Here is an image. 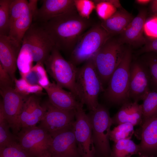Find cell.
<instances>
[{"label": "cell", "mask_w": 157, "mask_h": 157, "mask_svg": "<svg viewBox=\"0 0 157 157\" xmlns=\"http://www.w3.org/2000/svg\"><path fill=\"white\" fill-rule=\"evenodd\" d=\"M47 72L56 83L68 90L83 103L81 95L77 86L76 76L78 68L69 61L65 60L60 51L54 47L44 63Z\"/></svg>", "instance_id": "7a4b0ae2"}, {"label": "cell", "mask_w": 157, "mask_h": 157, "mask_svg": "<svg viewBox=\"0 0 157 157\" xmlns=\"http://www.w3.org/2000/svg\"><path fill=\"white\" fill-rule=\"evenodd\" d=\"M142 100L143 102L141 105L143 118L141 124L146 119L157 113V91H150Z\"/></svg>", "instance_id": "484cf974"}, {"label": "cell", "mask_w": 157, "mask_h": 157, "mask_svg": "<svg viewBox=\"0 0 157 157\" xmlns=\"http://www.w3.org/2000/svg\"><path fill=\"white\" fill-rule=\"evenodd\" d=\"M11 0H0V35L8 36L10 24V6Z\"/></svg>", "instance_id": "4316f807"}, {"label": "cell", "mask_w": 157, "mask_h": 157, "mask_svg": "<svg viewBox=\"0 0 157 157\" xmlns=\"http://www.w3.org/2000/svg\"><path fill=\"white\" fill-rule=\"evenodd\" d=\"M16 135L18 143L32 157H45L50 154L51 136L39 126L22 128Z\"/></svg>", "instance_id": "9c48e42d"}, {"label": "cell", "mask_w": 157, "mask_h": 157, "mask_svg": "<svg viewBox=\"0 0 157 157\" xmlns=\"http://www.w3.org/2000/svg\"><path fill=\"white\" fill-rule=\"evenodd\" d=\"M33 60L31 54L21 46L17 61V67L20 74H24L30 71L33 67Z\"/></svg>", "instance_id": "f546056e"}, {"label": "cell", "mask_w": 157, "mask_h": 157, "mask_svg": "<svg viewBox=\"0 0 157 157\" xmlns=\"http://www.w3.org/2000/svg\"><path fill=\"white\" fill-rule=\"evenodd\" d=\"M21 46L31 54L34 62L43 64L54 47L45 29L33 22L24 34Z\"/></svg>", "instance_id": "ba28073f"}, {"label": "cell", "mask_w": 157, "mask_h": 157, "mask_svg": "<svg viewBox=\"0 0 157 157\" xmlns=\"http://www.w3.org/2000/svg\"><path fill=\"white\" fill-rule=\"evenodd\" d=\"M143 63L147 66L150 78V88L151 91H157V55L150 53L145 56Z\"/></svg>", "instance_id": "4dcf8cb0"}, {"label": "cell", "mask_w": 157, "mask_h": 157, "mask_svg": "<svg viewBox=\"0 0 157 157\" xmlns=\"http://www.w3.org/2000/svg\"><path fill=\"white\" fill-rule=\"evenodd\" d=\"M21 44L9 36L0 35V64L9 74L13 81L16 78L17 61Z\"/></svg>", "instance_id": "e0dca14e"}, {"label": "cell", "mask_w": 157, "mask_h": 157, "mask_svg": "<svg viewBox=\"0 0 157 157\" xmlns=\"http://www.w3.org/2000/svg\"><path fill=\"white\" fill-rule=\"evenodd\" d=\"M151 0H136L135 2L137 4L140 5H145L151 2Z\"/></svg>", "instance_id": "b9f144b4"}, {"label": "cell", "mask_w": 157, "mask_h": 157, "mask_svg": "<svg viewBox=\"0 0 157 157\" xmlns=\"http://www.w3.org/2000/svg\"><path fill=\"white\" fill-rule=\"evenodd\" d=\"M123 44L112 37L109 39L92 57L94 65L102 83H108L124 54Z\"/></svg>", "instance_id": "52a82bcc"}, {"label": "cell", "mask_w": 157, "mask_h": 157, "mask_svg": "<svg viewBox=\"0 0 157 157\" xmlns=\"http://www.w3.org/2000/svg\"><path fill=\"white\" fill-rule=\"evenodd\" d=\"M44 65L41 63H37L35 65L33 66L31 69L36 74L38 78L39 85L43 88L47 86L50 83Z\"/></svg>", "instance_id": "d590c367"}, {"label": "cell", "mask_w": 157, "mask_h": 157, "mask_svg": "<svg viewBox=\"0 0 157 157\" xmlns=\"http://www.w3.org/2000/svg\"><path fill=\"white\" fill-rule=\"evenodd\" d=\"M111 118L113 124L117 125L122 123H129L134 126H140L143 118L141 105L130 101L126 102L121 105Z\"/></svg>", "instance_id": "44dd1931"}, {"label": "cell", "mask_w": 157, "mask_h": 157, "mask_svg": "<svg viewBox=\"0 0 157 157\" xmlns=\"http://www.w3.org/2000/svg\"><path fill=\"white\" fill-rule=\"evenodd\" d=\"M32 0H11L10 6V26L17 19L31 8Z\"/></svg>", "instance_id": "83f0119b"}, {"label": "cell", "mask_w": 157, "mask_h": 157, "mask_svg": "<svg viewBox=\"0 0 157 157\" xmlns=\"http://www.w3.org/2000/svg\"><path fill=\"white\" fill-rule=\"evenodd\" d=\"M150 52L157 53V38L147 41L144 45L138 52V54Z\"/></svg>", "instance_id": "f35d334b"}, {"label": "cell", "mask_w": 157, "mask_h": 157, "mask_svg": "<svg viewBox=\"0 0 157 157\" xmlns=\"http://www.w3.org/2000/svg\"><path fill=\"white\" fill-rule=\"evenodd\" d=\"M49 101L55 107L64 110H76L83 104L70 92L64 90L55 82H50L44 88Z\"/></svg>", "instance_id": "d6986e66"}, {"label": "cell", "mask_w": 157, "mask_h": 157, "mask_svg": "<svg viewBox=\"0 0 157 157\" xmlns=\"http://www.w3.org/2000/svg\"><path fill=\"white\" fill-rule=\"evenodd\" d=\"M139 157H155V156H140Z\"/></svg>", "instance_id": "7bdbcfd3"}, {"label": "cell", "mask_w": 157, "mask_h": 157, "mask_svg": "<svg viewBox=\"0 0 157 157\" xmlns=\"http://www.w3.org/2000/svg\"><path fill=\"white\" fill-rule=\"evenodd\" d=\"M140 156H157V113L140 125Z\"/></svg>", "instance_id": "9a60e30c"}, {"label": "cell", "mask_w": 157, "mask_h": 157, "mask_svg": "<svg viewBox=\"0 0 157 157\" xmlns=\"http://www.w3.org/2000/svg\"><path fill=\"white\" fill-rule=\"evenodd\" d=\"M76 82L82 96L83 103L90 111L95 110L99 104V95L104 89L94 65L92 57L78 68Z\"/></svg>", "instance_id": "277c9868"}, {"label": "cell", "mask_w": 157, "mask_h": 157, "mask_svg": "<svg viewBox=\"0 0 157 157\" xmlns=\"http://www.w3.org/2000/svg\"><path fill=\"white\" fill-rule=\"evenodd\" d=\"M39 24L47 32L55 47L70 55L80 36L93 25L90 19L81 17L76 10Z\"/></svg>", "instance_id": "6da1fadb"}, {"label": "cell", "mask_w": 157, "mask_h": 157, "mask_svg": "<svg viewBox=\"0 0 157 157\" xmlns=\"http://www.w3.org/2000/svg\"><path fill=\"white\" fill-rule=\"evenodd\" d=\"M112 37L100 24H93L79 38L69 61L76 66L84 63L92 57Z\"/></svg>", "instance_id": "5b68a950"}, {"label": "cell", "mask_w": 157, "mask_h": 157, "mask_svg": "<svg viewBox=\"0 0 157 157\" xmlns=\"http://www.w3.org/2000/svg\"><path fill=\"white\" fill-rule=\"evenodd\" d=\"M91 127L97 157H110V127L113 124L108 109L99 104L96 109L88 114Z\"/></svg>", "instance_id": "8992f818"}, {"label": "cell", "mask_w": 157, "mask_h": 157, "mask_svg": "<svg viewBox=\"0 0 157 157\" xmlns=\"http://www.w3.org/2000/svg\"><path fill=\"white\" fill-rule=\"evenodd\" d=\"M134 126L129 123L119 124L111 131L110 139L115 142L119 140L131 138L134 131Z\"/></svg>", "instance_id": "f1b7e54d"}, {"label": "cell", "mask_w": 157, "mask_h": 157, "mask_svg": "<svg viewBox=\"0 0 157 157\" xmlns=\"http://www.w3.org/2000/svg\"><path fill=\"white\" fill-rule=\"evenodd\" d=\"M93 1L96 4L97 13L102 20L108 18L117 11V8L111 3L110 0Z\"/></svg>", "instance_id": "d6a6232c"}, {"label": "cell", "mask_w": 157, "mask_h": 157, "mask_svg": "<svg viewBox=\"0 0 157 157\" xmlns=\"http://www.w3.org/2000/svg\"><path fill=\"white\" fill-rule=\"evenodd\" d=\"M132 59L131 50L126 49L122 60L104 91L105 99L110 104L122 105L130 101V69Z\"/></svg>", "instance_id": "3957f363"}, {"label": "cell", "mask_w": 157, "mask_h": 157, "mask_svg": "<svg viewBox=\"0 0 157 157\" xmlns=\"http://www.w3.org/2000/svg\"><path fill=\"white\" fill-rule=\"evenodd\" d=\"M49 149L52 157H81L77 147L73 125L51 136Z\"/></svg>", "instance_id": "5bb4252c"}, {"label": "cell", "mask_w": 157, "mask_h": 157, "mask_svg": "<svg viewBox=\"0 0 157 157\" xmlns=\"http://www.w3.org/2000/svg\"><path fill=\"white\" fill-rule=\"evenodd\" d=\"M45 157H52L50 155V154H49V155L46 156Z\"/></svg>", "instance_id": "ee69618b"}, {"label": "cell", "mask_w": 157, "mask_h": 157, "mask_svg": "<svg viewBox=\"0 0 157 157\" xmlns=\"http://www.w3.org/2000/svg\"><path fill=\"white\" fill-rule=\"evenodd\" d=\"M10 125L6 120L2 106L0 105V149L16 142V137L10 133Z\"/></svg>", "instance_id": "d4e9b609"}, {"label": "cell", "mask_w": 157, "mask_h": 157, "mask_svg": "<svg viewBox=\"0 0 157 157\" xmlns=\"http://www.w3.org/2000/svg\"><path fill=\"white\" fill-rule=\"evenodd\" d=\"M139 147L130 139L122 140L115 142L110 157H131L134 154H138Z\"/></svg>", "instance_id": "cb8c5ba5"}, {"label": "cell", "mask_w": 157, "mask_h": 157, "mask_svg": "<svg viewBox=\"0 0 157 157\" xmlns=\"http://www.w3.org/2000/svg\"><path fill=\"white\" fill-rule=\"evenodd\" d=\"M38 1L32 0V5L30 10L16 19L11 25L8 36L19 44H22L24 34L33 22V15L38 8Z\"/></svg>", "instance_id": "7402d4cb"}, {"label": "cell", "mask_w": 157, "mask_h": 157, "mask_svg": "<svg viewBox=\"0 0 157 157\" xmlns=\"http://www.w3.org/2000/svg\"><path fill=\"white\" fill-rule=\"evenodd\" d=\"M45 111L39 125L51 136L73 125L75 121V110L58 108L49 101L43 105Z\"/></svg>", "instance_id": "8fae6325"}, {"label": "cell", "mask_w": 157, "mask_h": 157, "mask_svg": "<svg viewBox=\"0 0 157 157\" xmlns=\"http://www.w3.org/2000/svg\"><path fill=\"white\" fill-rule=\"evenodd\" d=\"M0 157H33L16 141L5 147L0 149Z\"/></svg>", "instance_id": "836d02e7"}, {"label": "cell", "mask_w": 157, "mask_h": 157, "mask_svg": "<svg viewBox=\"0 0 157 157\" xmlns=\"http://www.w3.org/2000/svg\"><path fill=\"white\" fill-rule=\"evenodd\" d=\"M144 33L151 38H157V16H154L146 20L144 25Z\"/></svg>", "instance_id": "8d00e7d4"}, {"label": "cell", "mask_w": 157, "mask_h": 157, "mask_svg": "<svg viewBox=\"0 0 157 157\" xmlns=\"http://www.w3.org/2000/svg\"><path fill=\"white\" fill-rule=\"evenodd\" d=\"M82 105L75 110L73 129L78 149L81 157H97L91 124Z\"/></svg>", "instance_id": "30bf717a"}, {"label": "cell", "mask_w": 157, "mask_h": 157, "mask_svg": "<svg viewBox=\"0 0 157 157\" xmlns=\"http://www.w3.org/2000/svg\"><path fill=\"white\" fill-rule=\"evenodd\" d=\"M147 15L145 9L140 10L137 15L120 34L118 41L123 44L124 43L134 46L144 44L147 41L143 35Z\"/></svg>", "instance_id": "ac0fdd59"}, {"label": "cell", "mask_w": 157, "mask_h": 157, "mask_svg": "<svg viewBox=\"0 0 157 157\" xmlns=\"http://www.w3.org/2000/svg\"><path fill=\"white\" fill-rule=\"evenodd\" d=\"M76 10L83 17L89 19L90 15L96 8V4L93 1L90 0H74Z\"/></svg>", "instance_id": "e575fe53"}, {"label": "cell", "mask_w": 157, "mask_h": 157, "mask_svg": "<svg viewBox=\"0 0 157 157\" xmlns=\"http://www.w3.org/2000/svg\"><path fill=\"white\" fill-rule=\"evenodd\" d=\"M133 18L132 15L123 9L117 11L108 18L102 20L101 26L111 36L121 33Z\"/></svg>", "instance_id": "603a6c76"}, {"label": "cell", "mask_w": 157, "mask_h": 157, "mask_svg": "<svg viewBox=\"0 0 157 157\" xmlns=\"http://www.w3.org/2000/svg\"><path fill=\"white\" fill-rule=\"evenodd\" d=\"M41 7L36 10L33 22H46L67 12L76 10L74 0H43Z\"/></svg>", "instance_id": "2e32d148"}, {"label": "cell", "mask_w": 157, "mask_h": 157, "mask_svg": "<svg viewBox=\"0 0 157 157\" xmlns=\"http://www.w3.org/2000/svg\"><path fill=\"white\" fill-rule=\"evenodd\" d=\"M150 8L154 16H157V0H151Z\"/></svg>", "instance_id": "60d3db41"}, {"label": "cell", "mask_w": 157, "mask_h": 157, "mask_svg": "<svg viewBox=\"0 0 157 157\" xmlns=\"http://www.w3.org/2000/svg\"><path fill=\"white\" fill-rule=\"evenodd\" d=\"M45 110L41 105L39 98L34 95H30L25 102L18 118L19 129L36 126L42 119Z\"/></svg>", "instance_id": "ffe728a7"}, {"label": "cell", "mask_w": 157, "mask_h": 157, "mask_svg": "<svg viewBox=\"0 0 157 157\" xmlns=\"http://www.w3.org/2000/svg\"><path fill=\"white\" fill-rule=\"evenodd\" d=\"M15 90L21 94L26 97L29 94L41 93L43 88L38 85H32L28 83L25 79L21 78H16L14 81Z\"/></svg>", "instance_id": "1f68e13d"}, {"label": "cell", "mask_w": 157, "mask_h": 157, "mask_svg": "<svg viewBox=\"0 0 157 157\" xmlns=\"http://www.w3.org/2000/svg\"><path fill=\"white\" fill-rule=\"evenodd\" d=\"M150 91V78L147 66L143 62H131L130 69V99L138 102Z\"/></svg>", "instance_id": "4fadbf2b"}, {"label": "cell", "mask_w": 157, "mask_h": 157, "mask_svg": "<svg viewBox=\"0 0 157 157\" xmlns=\"http://www.w3.org/2000/svg\"><path fill=\"white\" fill-rule=\"evenodd\" d=\"M20 75L22 78L25 79L29 83L32 85H39L38 78L33 71L31 70L27 73Z\"/></svg>", "instance_id": "ab89813d"}, {"label": "cell", "mask_w": 157, "mask_h": 157, "mask_svg": "<svg viewBox=\"0 0 157 157\" xmlns=\"http://www.w3.org/2000/svg\"><path fill=\"white\" fill-rule=\"evenodd\" d=\"M14 82L8 72L0 64V87L2 89L13 87Z\"/></svg>", "instance_id": "74e56055"}, {"label": "cell", "mask_w": 157, "mask_h": 157, "mask_svg": "<svg viewBox=\"0 0 157 157\" xmlns=\"http://www.w3.org/2000/svg\"><path fill=\"white\" fill-rule=\"evenodd\" d=\"M2 98L1 100L6 120L13 133L16 135L20 131L18 120L25 102L29 96H24L13 87L0 89Z\"/></svg>", "instance_id": "7c38bea8"}]
</instances>
